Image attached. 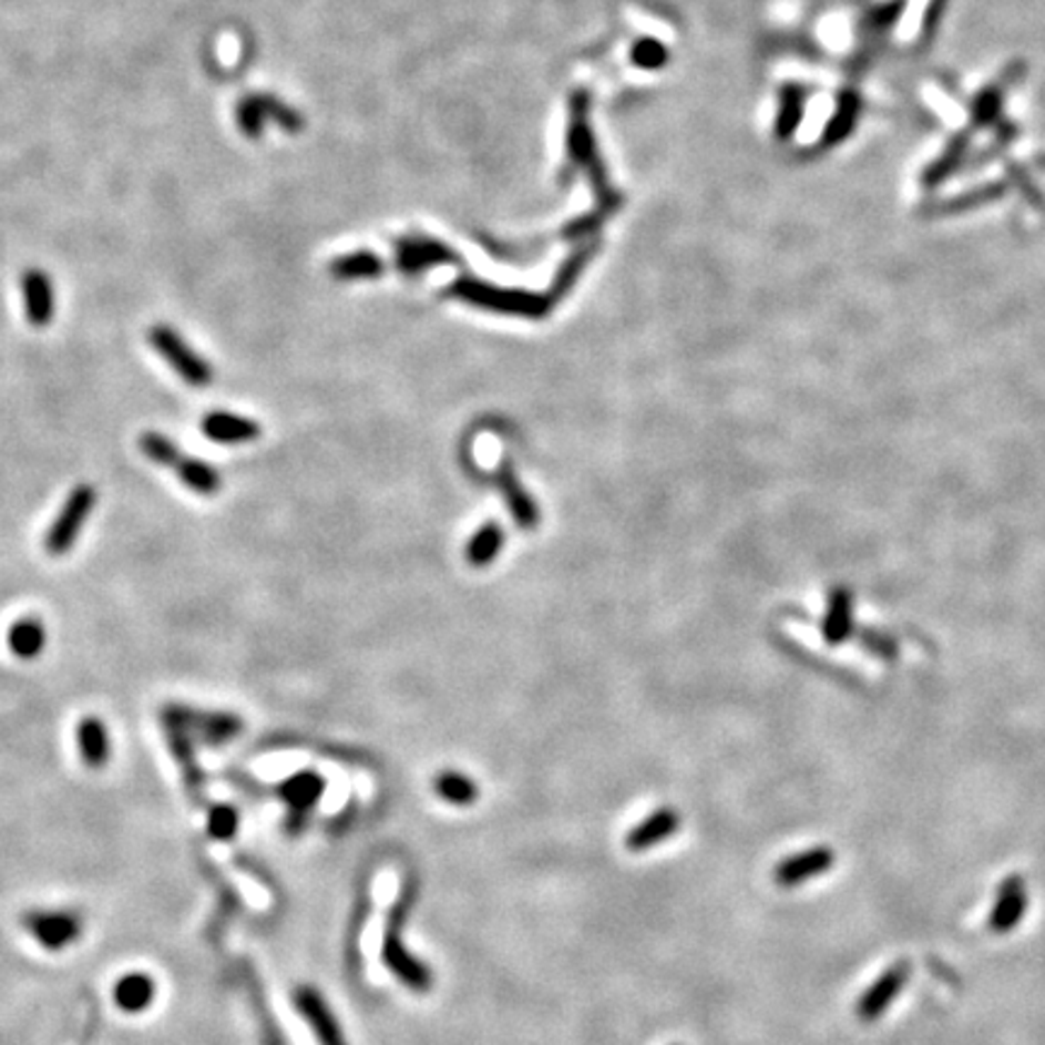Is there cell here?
Here are the masks:
<instances>
[{
	"instance_id": "cell-13",
	"label": "cell",
	"mask_w": 1045,
	"mask_h": 1045,
	"mask_svg": "<svg viewBox=\"0 0 1045 1045\" xmlns=\"http://www.w3.org/2000/svg\"><path fill=\"white\" fill-rule=\"evenodd\" d=\"M28 930L44 946L63 949L81 934V922L71 912H34L28 918Z\"/></svg>"
},
{
	"instance_id": "cell-11",
	"label": "cell",
	"mask_w": 1045,
	"mask_h": 1045,
	"mask_svg": "<svg viewBox=\"0 0 1045 1045\" xmlns=\"http://www.w3.org/2000/svg\"><path fill=\"white\" fill-rule=\"evenodd\" d=\"M22 298L28 322L37 329L54 320V284L42 269H28L22 274Z\"/></svg>"
},
{
	"instance_id": "cell-3",
	"label": "cell",
	"mask_w": 1045,
	"mask_h": 1045,
	"mask_svg": "<svg viewBox=\"0 0 1045 1045\" xmlns=\"http://www.w3.org/2000/svg\"><path fill=\"white\" fill-rule=\"evenodd\" d=\"M163 721L165 726H177L182 731L194 734V738L204 740L206 746H221L243 731V719L237 714L204 711L187 705H165Z\"/></svg>"
},
{
	"instance_id": "cell-20",
	"label": "cell",
	"mask_w": 1045,
	"mask_h": 1045,
	"mask_svg": "<svg viewBox=\"0 0 1045 1045\" xmlns=\"http://www.w3.org/2000/svg\"><path fill=\"white\" fill-rule=\"evenodd\" d=\"M165 729H167V744L172 748V756H175L177 762L182 765L184 779H187V785H189L192 791H198V789H202L204 777H202V770H198L196 758H194V738L187 731L177 729V726H165Z\"/></svg>"
},
{
	"instance_id": "cell-14",
	"label": "cell",
	"mask_w": 1045,
	"mask_h": 1045,
	"mask_svg": "<svg viewBox=\"0 0 1045 1045\" xmlns=\"http://www.w3.org/2000/svg\"><path fill=\"white\" fill-rule=\"evenodd\" d=\"M680 828V816L673 809H658L649 818L634 826L627 836V848L632 852H644L654 844L668 840Z\"/></svg>"
},
{
	"instance_id": "cell-7",
	"label": "cell",
	"mask_w": 1045,
	"mask_h": 1045,
	"mask_svg": "<svg viewBox=\"0 0 1045 1045\" xmlns=\"http://www.w3.org/2000/svg\"><path fill=\"white\" fill-rule=\"evenodd\" d=\"M395 930L397 928H388L386 939H382V961H386L388 971L397 977V981H402L409 990L429 992L433 983L429 965H424L417 956L409 954L400 934H397Z\"/></svg>"
},
{
	"instance_id": "cell-8",
	"label": "cell",
	"mask_w": 1045,
	"mask_h": 1045,
	"mask_svg": "<svg viewBox=\"0 0 1045 1045\" xmlns=\"http://www.w3.org/2000/svg\"><path fill=\"white\" fill-rule=\"evenodd\" d=\"M294 1002L300 1016L306 1018L308 1026L313 1028L315 1038L320 1041V1045H349L347 1038H344L341 1028L337 1024V1018L332 1010L327 1007V1002L322 1000L320 992L310 985H300L294 992Z\"/></svg>"
},
{
	"instance_id": "cell-15",
	"label": "cell",
	"mask_w": 1045,
	"mask_h": 1045,
	"mask_svg": "<svg viewBox=\"0 0 1045 1045\" xmlns=\"http://www.w3.org/2000/svg\"><path fill=\"white\" fill-rule=\"evenodd\" d=\"M499 486H501V494H504L509 511L515 519V523H519L521 527H525V531L535 527V523H537L535 501L531 499V494L525 492L523 484L519 482V478H515V472H513L509 460L501 462V468H499Z\"/></svg>"
},
{
	"instance_id": "cell-16",
	"label": "cell",
	"mask_w": 1045,
	"mask_h": 1045,
	"mask_svg": "<svg viewBox=\"0 0 1045 1045\" xmlns=\"http://www.w3.org/2000/svg\"><path fill=\"white\" fill-rule=\"evenodd\" d=\"M462 296L480 303V306H489L504 313H521V315H542L545 313V306L542 300L535 296H521V294H504V290H489L482 286H462Z\"/></svg>"
},
{
	"instance_id": "cell-18",
	"label": "cell",
	"mask_w": 1045,
	"mask_h": 1045,
	"mask_svg": "<svg viewBox=\"0 0 1045 1045\" xmlns=\"http://www.w3.org/2000/svg\"><path fill=\"white\" fill-rule=\"evenodd\" d=\"M78 748H81V758L92 770L107 765L110 760V734L98 717H85L78 724Z\"/></svg>"
},
{
	"instance_id": "cell-17",
	"label": "cell",
	"mask_w": 1045,
	"mask_h": 1045,
	"mask_svg": "<svg viewBox=\"0 0 1045 1045\" xmlns=\"http://www.w3.org/2000/svg\"><path fill=\"white\" fill-rule=\"evenodd\" d=\"M44 646H47V629L42 619L28 615L12 622L8 629V649L12 656H18L20 660H34L44 652Z\"/></svg>"
},
{
	"instance_id": "cell-1",
	"label": "cell",
	"mask_w": 1045,
	"mask_h": 1045,
	"mask_svg": "<svg viewBox=\"0 0 1045 1045\" xmlns=\"http://www.w3.org/2000/svg\"><path fill=\"white\" fill-rule=\"evenodd\" d=\"M139 448L145 458L155 462V465L175 470L180 474L182 484L189 486L192 492L202 496H214L221 492V484H223L221 472L202 458L184 455L180 451V445L172 439H167L165 433L145 431L139 439Z\"/></svg>"
},
{
	"instance_id": "cell-19",
	"label": "cell",
	"mask_w": 1045,
	"mask_h": 1045,
	"mask_svg": "<svg viewBox=\"0 0 1045 1045\" xmlns=\"http://www.w3.org/2000/svg\"><path fill=\"white\" fill-rule=\"evenodd\" d=\"M155 997V983L148 975L143 973H131L114 987V1002L122 1007L124 1012H143Z\"/></svg>"
},
{
	"instance_id": "cell-12",
	"label": "cell",
	"mask_w": 1045,
	"mask_h": 1045,
	"mask_svg": "<svg viewBox=\"0 0 1045 1045\" xmlns=\"http://www.w3.org/2000/svg\"><path fill=\"white\" fill-rule=\"evenodd\" d=\"M202 433L208 441H216L223 445H237L257 441L262 429L255 419H247L230 412H208L202 419Z\"/></svg>"
},
{
	"instance_id": "cell-2",
	"label": "cell",
	"mask_w": 1045,
	"mask_h": 1045,
	"mask_svg": "<svg viewBox=\"0 0 1045 1045\" xmlns=\"http://www.w3.org/2000/svg\"><path fill=\"white\" fill-rule=\"evenodd\" d=\"M148 344L155 349V354L163 356L167 366L175 370L187 386L202 390L214 382V368L182 339L175 327L153 325L148 329Z\"/></svg>"
},
{
	"instance_id": "cell-9",
	"label": "cell",
	"mask_w": 1045,
	"mask_h": 1045,
	"mask_svg": "<svg viewBox=\"0 0 1045 1045\" xmlns=\"http://www.w3.org/2000/svg\"><path fill=\"white\" fill-rule=\"evenodd\" d=\"M1028 908V891L1022 877H1007L997 889L995 905H992L987 928L995 934H1010L1024 920Z\"/></svg>"
},
{
	"instance_id": "cell-5",
	"label": "cell",
	"mask_w": 1045,
	"mask_h": 1045,
	"mask_svg": "<svg viewBox=\"0 0 1045 1045\" xmlns=\"http://www.w3.org/2000/svg\"><path fill=\"white\" fill-rule=\"evenodd\" d=\"M910 977V965L908 963H895L891 969H885L874 983H871L864 995L857 1002V1018L864 1024L877 1022L885 1012H889L891 1004L901 995L905 983Z\"/></svg>"
},
{
	"instance_id": "cell-23",
	"label": "cell",
	"mask_w": 1045,
	"mask_h": 1045,
	"mask_svg": "<svg viewBox=\"0 0 1045 1045\" xmlns=\"http://www.w3.org/2000/svg\"><path fill=\"white\" fill-rule=\"evenodd\" d=\"M235 114H237V126L243 129V134H245L247 139H259L262 124H264V112H262V107H259L257 98L249 95V98L237 102Z\"/></svg>"
},
{
	"instance_id": "cell-10",
	"label": "cell",
	"mask_w": 1045,
	"mask_h": 1045,
	"mask_svg": "<svg viewBox=\"0 0 1045 1045\" xmlns=\"http://www.w3.org/2000/svg\"><path fill=\"white\" fill-rule=\"evenodd\" d=\"M325 791V779L313 772V770H303L294 775L290 779L279 787V797L286 801L288 811H290V830L298 832L303 826H306L308 811L313 806L320 801Z\"/></svg>"
},
{
	"instance_id": "cell-22",
	"label": "cell",
	"mask_w": 1045,
	"mask_h": 1045,
	"mask_svg": "<svg viewBox=\"0 0 1045 1045\" xmlns=\"http://www.w3.org/2000/svg\"><path fill=\"white\" fill-rule=\"evenodd\" d=\"M501 542H504V533H501V527L492 521V523H486L484 527H480L478 535H474L470 540V545H468V560L472 566H484L492 562L499 550H501Z\"/></svg>"
},
{
	"instance_id": "cell-6",
	"label": "cell",
	"mask_w": 1045,
	"mask_h": 1045,
	"mask_svg": "<svg viewBox=\"0 0 1045 1045\" xmlns=\"http://www.w3.org/2000/svg\"><path fill=\"white\" fill-rule=\"evenodd\" d=\"M836 850L826 848V844H818V848L782 859V862L775 867V883L782 885V889H793V885H801L806 881L828 874V871L836 867Z\"/></svg>"
},
{
	"instance_id": "cell-24",
	"label": "cell",
	"mask_w": 1045,
	"mask_h": 1045,
	"mask_svg": "<svg viewBox=\"0 0 1045 1045\" xmlns=\"http://www.w3.org/2000/svg\"><path fill=\"white\" fill-rule=\"evenodd\" d=\"M237 830V811L230 806H216L208 813V832L218 840H230Z\"/></svg>"
},
{
	"instance_id": "cell-25",
	"label": "cell",
	"mask_w": 1045,
	"mask_h": 1045,
	"mask_svg": "<svg viewBox=\"0 0 1045 1045\" xmlns=\"http://www.w3.org/2000/svg\"><path fill=\"white\" fill-rule=\"evenodd\" d=\"M257 102H259V107H262L264 116L269 114V116L274 119V122H279L281 126H286V129H296V126L300 124V119L296 116V112H294V110H288L286 104H281L279 100H274V98H269V95H259V98H257Z\"/></svg>"
},
{
	"instance_id": "cell-4",
	"label": "cell",
	"mask_w": 1045,
	"mask_h": 1045,
	"mask_svg": "<svg viewBox=\"0 0 1045 1045\" xmlns=\"http://www.w3.org/2000/svg\"><path fill=\"white\" fill-rule=\"evenodd\" d=\"M98 504V492L92 484H78L69 499L63 501V509L51 523L44 537V547L51 554V557H61V554L71 552L78 535L83 533V525L88 521V515L92 513Z\"/></svg>"
},
{
	"instance_id": "cell-21",
	"label": "cell",
	"mask_w": 1045,
	"mask_h": 1045,
	"mask_svg": "<svg viewBox=\"0 0 1045 1045\" xmlns=\"http://www.w3.org/2000/svg\"><path fill=\"white\" fill-rule=\"evenodd\" d=\"M433 787L443 801L453 806H470L478 801V785H474L470 777L453 772V770L441 772L439 777H436Z\"/></svg>"
}]
</instances>
